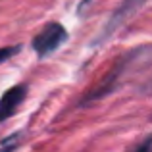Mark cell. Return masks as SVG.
Wrapping results in <instances>:
<instances>
[{
    "mask_svg": "<svg viewBox=\"0 0 152 152\" xmlns=\"http://www.w3.org/2000/svg\"><path fill=\"white\" fill-rule=\"evenodd\" d=\"M66 39H67L66 27L60 25V23H50L48 27H45V29L35 37L33 48L39 56H46V54H50V52H54Z\"/></svg>",
    "mask_w": 152,
    "mask_h": 152,
    "instance_id": "6da1fadb",
    "label": "cell"
},
{
    "mask_svg": "<svg viewBox=\"0 0 152 152\" xmlns=\"http://www.w3.org/2000/svg\"><path fill=\"white\" fill-rule=\"evenodd\" d=\"M25 96H27V89L23 85H15V87L8 89L6 93L2 94V98H0V123L6 121V119L18 110Z\"/></svg>",
    "mask_w": 152,
    "mask_h": 152,
    "instance_id": "7a4b0ae2",
    "label": "cell"
},
{
    "mask_svg": "<svg viewBox=\"0 0 152 152\" xmlns=\"http://www.w3.org/2000/svg\"><path fill=\"white\" fill-rule=\"evenodd\" d=\"M145 2H146V0H125V2H123L118 10H115V14L112 15V19L106 23V27H104V35L108 37V35H110L114 29H118V27L121 25L127 18H131V15H133Z\"/></svg>",
    "mask_w": 152,
    "mask_h": 152,
    "instance_id": "3957f363",
    "label": "cell"
},
{
    "mask_svg": "<svg viewBox=\"0 0 152 152\" xmlns=\"http://www.w3.org/2000/svg\"><path fill=\"white\" fill-rule=\"evenodd\" d=\"M19 48L18 46H8V48H0V62H6L12 54H15Z\"/></svg>",
    "mask_w": 152,
    "mask_h": 152,
    "instance_id": "277c9868",
    "label": "cell"
},
{
    "mask_svg": "<svg viewBox=\"0 0 152 152\" xmlns=\"http://www.w3.org/2000/svg\"><path fill=\"white\" fill-rule=\"evenodd\" d=\"M15 145H18V137L8 139V141H4V145H2V148H0V152H12V150L15 148Z\"/></svg>",
    "mask_w": 152,
    "mask_h": 152,
    "instance_id": "5b68a950",
    "label": "cell"
},
{
    "mask_svg": "<svg viewBox=\"0 0 152 152\" xmlns=\"http://www.w3.org/2000/svg\"><path fill=\"white\" fill-rule=\"evenodd\" d=\"M135 152H150V139L146 137V139H145V142H142V145L139 146V148L135 150Z\"/></svg>",
    "mask_w": 152,
    "mask_h": 152,
    "instance_id": "8992f818",
    "label": "cell"
}]
</instances>
